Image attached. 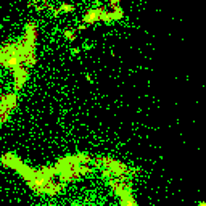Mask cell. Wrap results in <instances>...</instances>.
I'll use <instances>...</instances> for the list:
<instances>
[{
  "label": "cell",
  "instance_id": "cell-1",
  "mask_svg": "<svg viewBox=\"0 0 206 206\" xmlns=\"http://www.w3.org/2000/svg\"><path fill=\"white\" fill-rule=\"evenodd\" d=\"M18 106V95L15 92H8L5 95H0V108L13 111Z\"/></svg>",
  "mask_w": 206,
  "mask_h": 206
},
{
  "label": "cell",
  "instance_id": "cell-2",
  "mask_svg": "<svg viewBox=\"0 0 206 206\" xmlns=\"http://www.w3.org/2000/svg\"><path fill=\"white\" fill-rule=\"evenodd\" d=\"M27 69L24 66H19L18 69L13 71V81H15V90H21L23 89V86L26 84L27 81Z\"/></svg>",
  "mask_w": 206,
  "mask_h": 206
},
{
  "label": "cell",
  "instance_id": "cell-3",
  "mask_svg": "<svg viewBox=\"0 0 206 206\" xmlns=\"http://www.w3.org/2000/svg\"><path fill=\"white\" fill-rule=\"evenodd\" d=\"M105 10L102 8V6H98V8H92V10H87L86 15H84L82 21L84 24H92V23H97L98 19H100V15L103 13Z\"/></svg>",
  "mask_w": 206,
  "mask_h": 206
},
{
  "label": "cell",
  "instance_id": "cell-4",
  "mask_svg": "<svg viewBox=\"0 0 206 206\" xmlns=\"http://www.w3.org/2000/svg\"><path fill=\"white\" fill-rule=\"evenodd\" d=\"M110 16H111V21H119L124 18V11L121 6H116V8H113V11H110Z\"/></svg>",
  "mask_w": 206,
  "mask_h": 206
},
{
  "label": "cell",
  "instance_id": "cell-5",
  "mask_svg": "<svg viewBox=\"0 0 206 206\" xmlns=\"http://www.w3.org/2000/svg\"><path fill=\"white\" fill-rule=\"evenodd\" d=\"M58 11H60V13H73V11H74V6L69 5V3H61L60 8H58Z\"/></svg>",
  "mask_w": 206,
  "mask_h": 206
},
{
  "label": "cell",
  "instance_id": "cell-6",
  "mask_svg": "<svg viewBox=\"0 0 206 206\" xmlns=\"http://www.w3.org/2000/svg\"><path fill=\"white\" fill-rule=\"evenodd\" d=\"M65 37L69 40V42H73L76 40V31H71V29H66L65 31Z\"/></svg>",
  "mask_w": 206,
  "mask_h": 206
},
{
  "label": "cell",
  "instance_id": "cell-7",
  "mask_svg": "<svg viewBox=\"0 0 206 206\" xmlns=\"http://www.w3.org/2000/svg\"><path fill=\"white\" fill-rule=\"evenodd\" d=\"M110 6H111V8H116V6H121V0H110Z\"/></svg>",
  "mask_w": 206,
  "mask_h": 206
},
{
  "label": "cell",
  "instance_id": "cell-8",
  "mask_svg": "<svg viewBox=\"0 0 206 206\" xmlns=\"http://www.w3.org/2000/svg\"><path fill=\"white\" fill-rule=\"evenodd\" d=\"M79 53H81V48H73V50H71V55H73V56L79 55Z\"/></svg>",
  "mask_w": 206,
  "mask_h": 206
},
{
  "label": "cell",
  "instance_id": "cell-9",
  "mask_svg": "<svg viewBox=\"0 0 206 206\" xmlns=\"http://www.w3.org/2000/svg\"><path fill=\"white\" fill-rule=\"evenodd\" d=\"M86 29H87V24H81L79 27H77V31H81V32H82V31H86Z\"/></svg>",
  "mask_w": 206,
  "mask_h": 206
},
{
  "label": "cell",
  "instance_id": "cell-10",
  "mask_svg": "<svg viewBox=\"0 0 206 206\" xmlns=\"http://www.w3.org/2000/svg\"><path fill=\"white\" fill-rule=\"evenodd\" d=\"M84 48H86V50H89V48H94V45H92V44H87V42H86V44H84Z\"/></svg>",
  "mask_w": 206,
  "mask_h": 206
},
{
  "label": "cell",
  "instance_id": "cell-11",
  "mask_svg": "<svg viewBox=\"0 0 206 206\" xmlns=\"http://www.w3.org/2000/svg\"><path fill=\"white\" fill-rule=\"evenodd\" d=\"M86 79H87L89 82H94V79H92V77H90V74H86Z\"/></svg>",
  "mask_w": 206,
  "mask_h": 206
}]
</instances>
